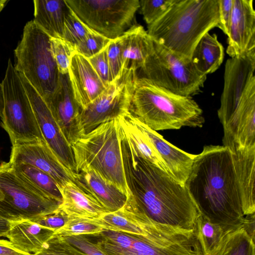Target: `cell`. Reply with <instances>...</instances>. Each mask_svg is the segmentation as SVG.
I'll list each match as a JSON object with an SVG mask.
<instances>
[{"label":"cell","instance_id":"21","mask_svg":"<svg viewBox=\"0 0 255 255\" xmlns=\"http://www.w3.org/2000/svg\"><path fill=\"white\" fill-rule=\"evenodd\" d=\"M77 174L75 184L92 195L109 212L117 211L126 204L128 195L94 170L85 169Z\"/></svg>","mask_w":255,"mask_h":255},{"label":"cell","instance_id":"34","mask_svg":"<svg viewBox=\"0 0 255 255\" xmlns=\"http://www.w3.org/2000/svg\"><path fill=\"white\" fill-rule=\"evenodd\" d=\"M51 47L59 72L68 74L71 58L76 53L75 48L63 39L56 38H51Z\"/></svg>","mask_w":255,"mask_h":255},{"label":"cell","instance_id":"33","mask_svg":"<svg viewBox=\"0 0 255 255\" xmlns=\"http://www.w3.org/2000/svg\"><path fill=\"white\" fill-rule=\"evenodd\" d=\"M92 31L71 9L65 20L63 39L75 48Z\"/></svg>","mask_w":255,"mask_h":255},{"label":"cell","instance_id":"32","mask_svg":"<svg viewBox=\"0 0 255 255\" xmlns=\"http://www.w3.org/2000/svg\"><path fill=\"white\" fill-rule=\"evenodd\" d=\"M105 230L92 219L69 216L67 223L54 232V235L62 237L98 234Z\"/></svg>","mask_w":255,"mask_h":255},{"label":"cell","instance_id":"36","mask_svg":"<svg viewBox=\"0 0 255 255\" xmlns=\"http://www.w3.org/2000/svg\"><path fill=\"white\" fill-rule=\"evenodd\" d=\"M110 40L92 31L76 46L75 51L89 59L104 49Z\"/></svg>","mask_w":255,"mask_h":255},{"label":"cell","instance_id":"9","mask_svg":"<svg viewBox=\"0 0 255 255\" xmlns=\"http://www.w3.org/2000/svg\"><path fill=\"white\" fill-rule=\"evenodd\" d=\"M140 70L143 74L140 77L185 97L199 94L207 79V75L199 72L191 60L154 41L153 49Z\"/></svg>","mask_w":255,"mask_h":255},{"label":"cell","instance_id":"15","mask_svg":"<svg viewBox=\"0 0 255 255\" xmlns=\"http://www.w3.org/2000/svg\"><path fill=\"white\" fill-rule=\"evenodd\" d=\"M255 54L228 59L218 116L224 125L232 115L250 79L255 76Z\"/></svg>","mask_w":255,"mask_h":255},{"label":"cell","instance_id":"44","mask_svg":"<svg viewBox=\"0 0 255 255\" xmlns=\"http://www.w3.org/2000/svg\"><path fill=\"white\" fill-rule=\"evenodd\" d=\"M10 227V222L0 218V238L5 237Z\"/></svg>","mask_w":255,"mask_h":255},{"label":"cell","instance_id":"8","mask_svg":"<svg viewBox=\"0 0 255 255\" xmlns=\"http://www.w3.org/2000/svg\"><path fill=\"white\" fill-rule=\"evenodd\" d=\"M61 202L34 187L8 162L0 164V218L32 221L58 210Z\"/></svg>","mask_w":255,"mask_h":255},{"label":"cell","instance_id":"1","mask_svg":"<svg viewBox=\"0 0 255 255\" xmlns=\"http://www.w3.org/2000/svg\"><path fill=\"white\" fill-rule=\"evenodd\" d=\"M120 144L128 199L154 222L195 230L201 214L185 185L144 159L121 126Z\"/></svg>","mask_w":255,"mask_h":255},{"label":"cell","instance_id":"4","mask_svg":"<svg viewBox=\"0 0 255 255\" xmlns=\"http://www.w3.org/2000/svg\"><path fill=\"white\" fill-rule=\"evenodd\" d=\"M130 113L154 131L201 128L203 111L192 97L173 93L146 78L137 77Z\"/></svg>","mask_w":255,"mask_h":255},{"label":"cell","instance_id":"28","mask_svg":"<svg viewBox=\"0 0 255 255\" xmlns=\"http://www.w3.org/2000/svg\"><path fill=\"white\" fill-rule=\"evenodd\" d=\"M130 113L129 112L118 118L120 125L128 137L144 159L170 175L163 160L153 144L134 124L130 119Z\"/></svg>","mask_w":255,"mask_h":255},{"label":"cell","instance_id":"35","mask_svg":"<svg viewBox=\"0 0 255 255\" xmlns=\"http://www.w3.org/2000/svg\"><path fill=\"white\" fill-rule=\"evenodd\" d=\"M34 255H87L69 243L64 237L53 235L41 251Z\"/></svg>","mask_w":255,"mask_h":255},{"label":"cell","instance_id":"38","mask_svg":"<svg viewBox=\"0 0 255 255\" xmlns=\"http://www.w3.org/2000/svg\"><path fill=\"white\" fill-rule=\"evenodd\" d=\"M123 42L122 37L111 40L106 47L107 55L112 82L122 74Z\"/></svg>","mask_w":255,"mask_h":255},{"label":"cell","instance_id":"42","mask_svg":"<svg viewBox=\"0 0 255 255\" xmlns=\"http://www.w3.org/2000/svg\"><path fill=\"white\" fill-rule=\"evenodd\" d=\"M219 23L217 27L228 35L231 20L233 0H218Z\"/></svg>","mask_w":255,"mask_h":255},{"label":"cell","instance_id":"29","mask_svg":"<svg viewBox=\"0 0 255 255\" xmlns=\"http://www.w3.org/2000/svg\"><path fill=\"white\" fill-rule=\"evenodd\" d=\"M9 163L18 173L34 187L49 197L61 203L62 195L59 187L50 175L27 164Z\"/></svg>","mask_w":255,"mask_h":255},{"label":"cell","instance_id":"46","mask_svg":"<svg viewBox=\"0 0 255 255\" xmlns=\"http://www.w3.org/2000/svg\"><path fill=\"white\" fill-rule=\"evenodd\" d=\"M8 1L7 0H0V12L3 9Z\"/></svg>","mask_w":255,"mask_h":255},{"label":"cell","instance_id":"14","mask_svg":"<svg viewBox=\"0 0 255 255\" xmlns=\"http://www.w3.org/2000/svg\"><path fill=\"white\" fill-rule=\"evenodd\" d=\"M19 75L44 141L60 161L69 170L76 173L70 144L63 134L45 101L23 76L20 74Z\"/></svg>","mask_w":255,"mask_h":255},{"label":"cell","instance_id":"25","mask_svg":"<svg viewBox=\"0 0 255 255\" xmlns=\"http://www.w3.org/2000/svg\"><path fill=\"white\" fill-rule=\"evenodd\" d=\"M123 70L141 69L152 52L154 41L143 27L133 25L122 36Z\"/></svg>","mask_w":255,"mask_h":255},{"label":"cell","instance_id":"45","mask_svg":"<svg viewBox=\"0 0 255 255\" xmlns=\"http://www.w3.org/2000/svg\"><path fill=\"white\" fill-rule=\"evenodd\" d=\"M3 106L4 103L2 86L1 83H0V118L1 119L2 118Z\"/></svg>","mask_w":255,"mask_h":255},{"label":"cell","instance_id":"5","mask_svg":"<svg viewBox=\"0 0 255 255\" xmlns=\"http://www.w3.org/2000/svg\"><path fill=\"white\" fill-rule=\"evenodd\" d=\"M96 235L109 255H203L196 229L182 230L152 220L142 235L110 230Z\"/></svg>","mask_w":255,"mask_h":255},{"label":"cell","instance_id":"18","mask_svg":"<svg viewBox=\"0 0 255 255\" xmlns=\"http://www.w3.org/2000/svg\"><path fill=\"white\" fill-rule=\"evenodd\" d=\"M70 145L80 137L79 120L82 109L76 101L68 74H60L57 87L45 101Z\"/></svg>","mask_w":255,"mask_h":255},{"label":"cell","instance_id":"16","mask_svg":"<svg viewBox=\"0 0 255 255\" xmlns=\"http://www.w3.org/2000/svg\"><path fill=\"white\" fill-rule=\"evenodd\" d=\"M9 162L24 163L50 175L59 188L70 181L75 182L77 174L69 170L44 140L12 145Z\"/></svg>","mask_w":255,"mask_h":255},{"label":"cell","instance_id":"43","mask_svg":"<svg viewBox=\"0 0 255 255\" xmlns=\"http://www.w3.org/2000/svg\"><path fill=\"white\" fill-rule=\"evenodd\" d=\"M0 255H29L13 247L8 240L0 239Z\"/></svg>","mask_w":255,"mask_h":255},{"label":"cell","instance_id":"20","mask_svg":"<svg viewBox=\"0 0 255 255\" xmlns=\"http://www.w3.org/2000/svg\"><path fill=\"white\" fill-rule=\"evenodd\" d=\"M68 74L74 98L82 109L106 88L88 59L77 53L71 58Z\"/></svg>","mask_w":255,"mask_h":255},{"label":"cell","instance_id":"40","mask_svg":"<svg viewBox=\"0 0 255 255\" xmlns=\"http://www.w3.org/2000/svg\"><path fill=\"white\" fill-rule=\"evenodd\" d=\"M69 243L87 255H109L96 242H92L85 235L64 237Z\"/></svg>","mask_w":255,"mask_h":255},{"label":"cell","instance_id":"17","mask_svg":"<svg viewBox=\"0 0 255 255\" xmlns=\"http://www.w3.org/2000/svg\"><path fill=\"white\" fill-rule=\"evenodd\" d=\"M226 52L231 57L255 54V11L253 0H233Z\"/></svg>","mask_w":255,"mask_h":255},{"label":"cell","instance_id":"47","mask_svg":"<svg viewBox=\"0 0 255 255\" xmlns=\"http://www.w3.org/2000/svg\"><path fill=\"white\" fill-rule=\"evenodd\" d=\"M33 255V254H31V255Z\"/></svg>","mask_w":255,"mask_h":255},{"label":"cell","instance_id":"39","mask_svg":"<svg viewBox=\"0 0 255 255\" xmlns=\"http://www.w3.org/2000/svg\"><path fill=\"white\" fill-rule=\"evenodd\" d=\"M88 59L104 85L107 87L112 82V80L107 55L106 47Z\"/></svg>","mask_w":255,"mask_h":255},{"label":"cell","instance_id":"12","mask_svg":"<svg viewBox=\"0 0 255 255\" xmlns=\"http://www.w3.org/2000/svg\"><path fill=\"white\" fill-rule=\"evenodd\" d=\"M137 77L136 71L131 69L124 70L119 78L112 82L98 97L82 109L79 120L80 137L101 124L129 112Z\"/></svg>","mask_w":255,"mask_h":255},{"label":"cell","instance_id":"30","mask_svg":"<svg viewBox=\"0 0 255 255\" xmlns=\"http://www.w3.org/2000/svg\"><path fill=\"white\" fill-rule=\"evenodd\" d=\"M214 255H255V237L242 226L227 233Z\"/></svg>","mask_w":255,"mask_h":255},{"label":"cell","instance_id":"3","mask_svg":"<svg viewBox=\"0 0 255 255\" xmlns=\"http://www.w3.org/2000/svg\"><path fill=\"white\" fill-rule=\"evenodd\" d=\"M218 23V0H174L147 32L154 42L191 60L200 39Z\"/></svg>","mask_w":255,"mask_h":255},{"label":"cell","instance_id":"13","mask_svg":"<svg viewBox=\"0 0 255 255\" xmlns=\"http://www.w3.org/2000/svg\"><path fill=\"white\" fill-rule=\"evenodd\" d=\"M223 145L231 152L255 146V76L249 82L234 112L222 125Z\"/></svg>","mask_w":255,"mask_h":255},{"label":"cell","instance_id":"41","mask_svg":"<svg viewBox=\"0 0 255 255\" xmlns=\"http://www.w3.org/2000/svg\"><path fill=\"white\" fill-rule=\"evenodd\" d=\"M69 218V216L59 208L53 212L39 217L32 221L55 232L67 223Z\"/></svg>","mask_w":255,"mask_h":255},{"label":"cell","instance_id":"23","mask_svg":"<svg viewBox=\"0 0 255 255\" xmlns=\"http://www.w3.org/2000/svg\"><path fill=\"white\" fill-rule=\"evenodd\" d=\"M59 188L62 195L59 208L69 216L95 219L109 212L73 181L67 182Z\"/></svg>","mask_w":255,"mask_h":255},{"label":"cell","instance_id":"10","mask_svg":"<svg viewBox=\"0 0 255 255\" xmlns=\"http://www.w3.org/2000/svg\"><path fill=\"white\" fill-rule=\"evenodd\" d=\"M1 84L4 103L2 126L12 145L44 140L19 74L10 59Z\"/></svg>","mask_w":255,"mask_h":255},{"label":"cell","instance_id":"6","mask_svg":"<svg viewBox=\"0 0 255 255\" xmlns=\"http://www.w3.org/2000/svg\"><path fill=\"white\" fill-rule=\"evenodd\" d=\"M76 173L94 170L128 195L117 118L103 123L71 144Z\"/></svg>","mask_w":255,"mask_h":255},{"label":"cell","instance_id":"11","mask_svg":"<svg viewBox=\"0 0 255 255\" xmlns=\"http://www.w3.org/2000/svg\"><path fill=\"white\" fill-rule=\"evenodd\" d=\"M70 9L92 31L110 40L121 36L133 24L138 0H66Z\"/></svg>","mask_w":255,"mask_h":255},{"label":"cell","instance_id":"37","mask_svg":"<svg viewBox=\"0 0 255 255\" xmlns=\"http://www.w3.org/2000/svg\"><path fill=\"white\" fill-rule=\"evenodd\" d=\"M174 0H141L139 8L147 25L163 15L170 7Z\"/></svg>","mask_w":255,"mask_h":255},{"label":"cell","instance_id":"7","mask_svg":"<svg viewBox=\"0 0 255 255\" xmlns=\"http://www.w3.org/2000/svg\"><path fill=\"white\" fill-rule=\"evenodd\" d=\"M51 38L33 21L25 25L22 37L14 49V68L44 101L56 90L60 74L54 59Z\"/></svg>","mask_w":255,"mask_h":255},{"label":"cell","instance_id":"19","mask_svg":"<svg viewBox=\"0 0 255 255\" xmlns=\"http://www.w3.org/2000/svg\"><path fill=\"white\" fill-rule=\"evenodd\" d=\"M130 117L134 124L153 144L165 164L170 174L184 185L191 172L196 155L185 152L170 143L157 131L149 128L131 113Z\"/></svg>","mask_w":255,"mask_h":255},{"label":"cell","instance_id":"27","mask_svg":"<svg viewBox=\"0 0 255 255\" xmlns=\"http://www.w3.org/2000/svg\"><path fill=\"white\" fill-rule=\"evenodd\" d=\"M224 49L215 33H206L195 46L191 61L196 70L207 75L215 72L222 64Z\"/></svg>","mask_w":255,"mask_h":255},{"label":"cell","instance_id":"31","mask_svg":"<svg viewBox=\"0 0 255 255\" xmlns=\"http://www.w3.org/2000/svg\"><path fill=\"white\" fill-rule=\"evenodd\" d=\"M196 229L203 255H214L226 234L229 232L220 225L210 222L201 214L197 219Z\"/></svg>","mask_w":255,"mask_h":255},{"label":"cell","instance_id":"2","mask_svg":"<svg viewBox=\"0 0 255 255\" xmlns=\"http://www.w3.org/2000/svg\"><path fill=\"white\" fill-rule=\"evenodd\" d=\"M184 185L200 214L228 232L245 226L255 216L244 214L232 153L223 145L204 146Z\"/></svg>","mask_w":255,"mask_h":255},{"label":"cell","instance_id":"24","mask_svg":"<svg viewBox=\"0 0 255 255\" xmlns=\"http://www.w3.org/2000/svg\"><path fill=\"white\" fill-rule=\"evenodd\" d=\"M54 232L32 221L22 220L10 222L5 238L17 250L28 255L36 254Z\"/></svg>","mask_w":255,"mask_h":255},{"label":"cell","instance_id":"22","mask_svg":"<svg viewBox=\"0 0 255 255\" xmlns=\"http://www.w3.org/2000/svg\"><path fill=\"white\" fill-rule=\"evenodd\" d=\"M231 153L244 214L249 216L255 213V146Z\"/></svg>","mask_w":255,"mask_h":255},{"label":"cell","instance_id":"26","mask_svg":"<svg viewBox=\"0 0 255 255\" xmlns=\"http://www.w3.org/2000/svg\"><path fill=\"white\" fill-rule=\"evenodd\" d=\"M35 23L51 38L63 39L64 24L71 10L65 0H35Z\"/></svg>","mask_w":255,"mask_h":255}]
</instances>
